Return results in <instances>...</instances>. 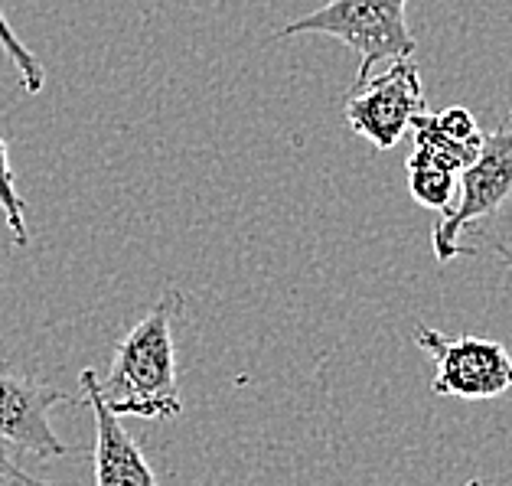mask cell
I'll return each instance as SVG.
<instances>
[{"instance_id":"1","label":"cell","mask_w":512,"mask_h":486,"mask_svg":"<svg viewBox=\"0 0 512 486\" xmlns=\"http://www.w3.org/2000/svg\"><path fill=\"white\" fill-rule=\"evenodd\" d=\"M180 314L183 294L167 288L118 340L108 376L98 379V395L118 418H177L183 411L177 389V343H173V323Z\"/></svg>"},{"instance_id":"4","label":"cell","mask_w":512,"mask_h":486,"mask_svg":"<svg viewBox=\"0 0 512 486\" xmlns=\"http://www.w3.org/2000/svg\"><path fill=\"white\" fill-rule=\"evenodd\" d=\"M415 343L434 359V395L467 398V402H486L512 389V353L499 340L486 336H444L418 323Z\"/></svg>"},{"instance_id":"6","label":"cell","mask_w":512,"mask_h":486,"mask_svg":"<svg viewBox=\"0 0 512 486\" xmlns=\"http://www.w3.org/2000/svg\"><path fill=\"white\" fill-rule=\"evenodd\" d=\"M62 402H69V395L56 385L0 372V441L40 460L66 457L69 447L49 425V415Z\"/></svg>"},{"instance_id":"8","label":"cell","mask_w":512,"mask_h":486,"mask_svg":"<svg viewBox=\"0 0 512 486\" xmlns=\"http://www.w3.org/2000/svg\"><path fill=\"white\" fill-rule=\"evenodd\" d=\"M411 134H415V151L428 154L437 164H444L447 170L460 173L477 160L480 147H483V131L473 111L464 105L444 108L437 115H418L411 121Z\"/></svg>"},{"instance_id":"5","label":"cell","mask_w":512,"mask_h":486,"mask_svg":"<svg viewBox=\"0 0 512 486\" xmlns=\"http://www.w3.org/2000/svg\"><path fill=\"white\" fill-rule=\"evenodd\" d=\"M346 124L376 147L392 151L411 131V121L424 115V89L418 66L411 59H395L385 72H369L356 79L343 102Z\"/></svg>"},{"instance_id":"15","label":"cell","mask_w":512,"mask_h":486,"mask_svg":"<svg viewBox=\"0 0 512 486\" xmlns=\"http://www.w3.org/2000/svg\"><path fill=\"white\" fill-rule=\"evenodd\" d=\"M509 121H512V111H509Z\"/></svg>"},{"instance_id":"14","label":"cell","mask_w":512,"mask_h":486,"mask_svg":"<svg viewBox=\"0 0 512 486\" xmlns=\"http://www.w3.org/2000/svg\"><path fill=\"white\" fill-rule=\"evenodd\" d=\"M464 486H483V483H480V480H467Z\"/></svg>"},{"instance_id":"12","label":"cell","mask_w":512,"mask_h":486,"mask_svg":"<svg viewBox=\"0 0 512 486\" xmlns=\"http://www.w3.org/2000/svg\"><path fill=\"white\" fill-rule=\"evenodd\" d=\"M0 486H56L46 480H36L33 473H27L14 457L7 454V447L0 444Z\"/></svg>"},{"instance_id":"11","label":"cell","mask_w":512,"mask_h":486,"mask_svg":"<svg viewBox=\"0 0 512 486\" xmlns=\"http://www.w3.org/2000/svg\"><path fill=\"white\" fill-rule=\"evenodd\" d=\"M0 49H4L7 59L14 62V69H17V76H20V89L27 92L30 98L40 95L43 85H46V69H43V62L36 59L27 46H23V40L14 33V27L7 23L4 10H0Z\"/></svg>"},{"instance_id":"2","label":"cell","mask_w":512,"mask_h":486,"mask_svg":"<svg viewBox=\"0 0 512 486\" xmlns=\"http://www.w3.org/2000/svg\"><path fill=\"white\" fill-rule=\"evenodd\" d=\"M408 0H330L307 17L281 27L278 40L304 33H323L359 53V76H369L376 62H395L415 56V33L405 20Z\"/></svg>"},{"instance_id":"3","label":"cell","mask_w":512,"mask_h":486,"mask_svg":"<svg viewBox=\"0 0 512 486\" xmlns=\"http://www.w3.org/2000/svg\"><path fill=\"white\" fill-rule=\"evenodd\" d=\"M512 196V121L483 137V147L470 167L457 173V193L434 226V255L441 265L460 255H473V248L460 242L470 226L496 216Z\"/></svg>"},{"instance_id":"10","label":"cell","mask_w":512,"mask_h":486,"mask_svg":"<svg viewBox=\"0 0 512 486\" xmlns=\"http://www.w3.org/2000/svg\"><path fill=\"white\" fill-rule=\"evenodd\" d=\"M0 213L7 219L10 239H14L17 248H23L30 242V229H27V203L17 190V173L14 164H10V147L0 137Z\"/></svg>"},{"instance_id":"9","label":"cell","mask_w":512,"mask_h":486,"mask_svg":"<svg viewBox=\"0 0 512 486\" xmlns=\"http://www.w3.org/2000/svg\"><path fill=\"white\" fill-rule=\"evenodd\" d=\"M408 190L415 196V203L434 213H444L451 206V199L457 193V173L447 170L444 164H437L428 154L415 151L408 157Z\"/></svg>"},{"instance_id":"7","label":"cell","mask_w":512,"mask_h":486,"mask_svg":"<svg viewBox=\"0 0 512 486\" xmlns=\"http://www.w3.org/2000/svg\"><path fill=\"white\" fill-rule=\"evenodd\" d=\"M82 395L95 411V486H157L154 467L124 428V421L98 395V372L82 369Z\"/></svg>"},{"instance_id":"13","label":"cell","mask_w":512,"mask_h":486,"mask_svg":"<svg viewBox=\"0 0 512 486\" xmlns=\"http://www.w3.org/2000/svg\"><path fill=\"white\" fill-rule=\"evenodd\" d=\"M493 248H496V252H499V255H503V261H506V268L512 271V248H506L503 242H496Z\"/></svg>"}]
</instances>
